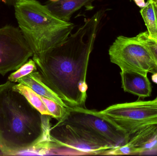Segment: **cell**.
Returning a JSON list of instances; mask_svg holds the SVG:
<instances>
[{
  "mask_svg": "<svg viewBox=\"0 0 157 156\" xmlns=\"http://www.w3.org/2000/svg\"><path fill=\"white\" fill-rule=\"evenodd\" d=\"M102 15L97 12L62 44L33 55L43 82L70 107H86L89 61Z\"/></svg>",
  "mask_w": 157,
  "mask_h": 156,
  "instance_id": "6da1fadb",
  "label": "cell"
},
{
  "mask_svg": "<svg viewBox=\"0 0 157 156\" xmlns=\"http://www.w3.org/2000/svg\"><path fill=\"white\" fill-rule=\"evenodd\" d=\"M14 83L0 85V151L7 155L42 147L50 140L52 117L33 107Z\"/></svg>",
  "mask_w": 157,
  "mask_h": 156,
  "instance_id": "7a4b0ae2",
  "label": "cell"
},
{
  "mask_svg": "<svg viewBox=\"0 0 157 156\" xmlns=\"http://www.w3.org/2000/svg\"><path fill=\"white\" fill-rule=\"evenodd\" d=\"M14 9L19 28L33 55L62 44L75 27L74 24L60 19L37 0H16Z\"/></svg>",
  "mask_w": 157,
  "mask_h": 156,
  "instance_id": "3957f363",
  "label": "cell"
},
{
  "mask_svg": "<svg viewBox=\"0 0 157 156\" xmlns=\"http://www.w3.org/2000/svg\"><path fill=\"white\" fill-rule=\"evenodd\" d=\"M47 155H101L112 146L88 131L58 122L51 127Z\"/></svg>",
  "mask_w": 157,
  "mask_h": 156,
  "instance_id": "277c9868",
  "label": "cell"
},
{
  "mask_svg": "<svg viewBox=\"0 0 157 156\" xmlns=\"http://www.w3.org/2000/svg\"><path fill=\"white\" fill-rule=\"evenodd\" d=\"M58 122L88 131L113 148L126 144L130 138L128 134L99 111L88 110L86 107L69 106L63 118Z\"/></svg>",
  "mask_w": 157,
  "mask_h": 156,
  "instance_id": "5b68a950",
  "label": "cell"
},
{
  "mask_svg": "<svg viewBox=\"0 0 157 156\" xmlns=\"http://www.w3.org/2000/svg\"><path fill=\"white\" fill-rule=\"evenodd\" d=\"M99 112L130 136L145 126L157 124V97L152 100L113 104Z\"/></svg>",
  "mask_w": 157,
  "mask_h": 156,
  "instance_id": "8992f818",
  "label": "cell"
},
{
  "mask_svg": "<svg viewBox=\"0 0 157 156\" xmlns=\"http://www.w3.org/2000/svg\"><path fill=\"white\" fill-rule=\"evenodd\" d=\"M111 62L122 71H134L147 75L157 73V68L147 48L137 37L119 36L110 47Z\"/></svg>",
  "mask_w": 157,
  "mask_h": 156,
  "instance_id": "52a82bcc",
  "label": "cell"
},
{
  "mask_svg": "<svg viewBox=\"0 0 157 156\" xmlns=\"http://www.w3.org/2000/svg\"><path fill=\"white\" fill-rule=\"evenodd\" d=\"M34 53L20 29L12 26L0 28V74L17 70Z\"/></svg>",
  "mask_w": 157,
  "mask_h": 156,
  "instance_id": "ba28073f",
  "label": "cell"
},
{
  "mask_svg": "<svg viewBox=\"0 0 157 156\" xmlns=\"http://www.w3.org/2000/svg\"><path fill=\"white\" fill-rule=\"evenodd\" d=\"M126 145L130 155L157 153V124L145 126L133 134Z\"/></svg>",
  "mask_w": 157,
  "mask_h": 156,
  "instance_id": "9c48e42d",
  "label": "cell"
},
{
  "mask_svg": "<svg viewBox=\"0 0 157 156\" xmlns=\"http://www.w3.org/2000/svg\"><path fill=\"white\" fill-rule=\"evenodd\" d=\"M122 88L128 92L139 98L150 97L152 93V85L147 75L134 71H122Z\"/></svg>",
  "mask_w": 157,
  "mask_h": 156,
  "instance_id": "30bf717a",
  "label": "cell"
},
{
  "mask_svg": "<svg viewBox=\"0 0 157 156\" xmlns=\"http://www.w3.org/2000/svg\"><path fill=\"white\" fill-rule=\"evenodd\" d=\"M96 0H59L46 5L52 14L63 21L69 22L76 11L83 6L92 8V3Z\"/></svg>",
  "mask_w": 157,
  "mask_h": 156,
  "instance_id": "8fae6325",
  "label": "cell"
},
{
  "mask_svg": "<svg viewBox=\"0 0 157 156\" xmlns=\"http://www.w3.org/2000/svg\"><path fill=\"white\" fill-rule=\"evenodd\" d=\"M17 82L29 87L40 96L52 100L65 108L69 107L55 93L43 82L40 74L37 71L22 77L18 80Z\"/></svg>",
  "mask_w": 157,
  "mask_h": 156,
  "instance_id": "7c38bea8",
  "label": "cell"
},
{
  "mask_svg": "<svg viewBox=\"0 0 157 156\" xmlns=\"http://www.w3.org/2000/svg\"><path fill=\"white\" fill-rule=\"evenodd\" d=\"M13 88L21 93L25 97L29 103L41 114L51 116L40 95L36 93L29 87L21 83H18V84L14 83Z\"/></svg>",
  "mask_w": 157,
  "mask_h": 156,
  "instance_id": "4fadbf2b",
  "label": "cell"
},
{
  "mask_svg": "<svg viewBox=\"0 0 157 156\" xmlns=\"http://www.w3.org/2000/svg\"><path fill=\"white\" fill-rule=\"evenodd\" d=\"M140 12L147 27L149 36L157 40V19L154 2L148 0L146 5L141 8Z\"/></svg>",
  "mask_w": 157,
  "mask_h": 156,
  "instance_id": "5bb4252c",
  "label": "cell"
},
{
  "mask_svg": "<svg viewBox=\"0 0 157 156\" xmlns=\"http://www.w3.org/2000/svg\"><path fill=\"white\" fill-rule=\"evenodd\" d=\"M36 71H37V67L36 62L33 59H29L17 70L10 74L8 79L11 82L15 83L22 77Z\"/></svg>",
  "mask_w": 157,
  "mask_h": 156,
  "instance_id": "9a60e30c",
  "label": "cell"
},
{
  "mask_svg": "<svg viewBox=\"0 0 157 156\" xmlns=\"http://www.w3.org/2000/svg\"><path fill=\"white\" fill-rule=\"evenodd\" d=\"M40 96L48 108V111L50 113L52 117L55 118L58 120V122H60L65 115L67 108L60 105L52 100Z\"/></svg>",
  "mask_w": 157,
  "mask_h": 156,
  "instance_id": "2e32d148",
  "label": "cell"
},
{
  "mask_svg": "<svg viewBox=\"0 0 157 156\" xmlns=\"http://www.w3.org/2000/svg\"><path fill=\"white\" fill-rule=\"evenodd\" d=\"M136 37L147 48L157 68V40L151 38L147 31L140 33Z\"/></svg>",
  "mask_w": 157,
  "mask_h": 156,
  "instance_id": "e0dca14e",
  "label": "cell"
},
{
  "mask_svg": "<svg viewBox=\"0 0 157 156\" xmlns=\"http://www.w3.org/2000/svg\"><path fill=\"white\" fill-rule=\"evenodd\" d=\"M134 1L137 5L141 7V8L144 7L146 4L144 0H134Z\"/></svg>",
  "mask_w": 157,
  "mask_h": 156,
  "instance_id": "ac0fdd59",
  "label": "cell"
},
{
  "mask_svg": "<svg viewBox=\"0 0 157 156\" xmlns=\"http://www.w3.org/2000/svg\"><path fill=\"white\" fill-rule=\"evenodd\" d=\"M154 5H155V11L156 16L157 19V1L155 4H154Z\"/></svg>",
  "mask_w": 157,
  "mask_h": 156,
  "instance_id": "d6986e66",
  "label": "cell"
},
{
  "mask_svg": "<svg viewBox=\"0 0 157 156\" xmlns=\"http://www.w3.org/2000/svg\"><path fill=\"white\" fill-rule=\"evenodd\" d=\"M150 1H152L154 4H155L157 2V0H150Z\"/></svg>",
  "mask_w": 157,
  "mask_h": 156,
  "instance_id": "ffe728a7",
  "label": "cell"
},
{
  "mask_svg": "<svg viewBox=\"0 0 157 156\" xmlns=\"http://www.w3.org/2000/svg\"><path fill=\"white\" fill-rule=\"evenodd\" d=\"M50 1H51V2H57V1H59V0H50Z\"/></svg>",
  "mask_w": 157,
  "mask_h": 156,
  "instance_id": "44dd1931",
  "label": "cell"
}]
</instances>
